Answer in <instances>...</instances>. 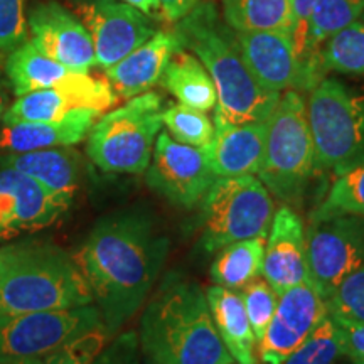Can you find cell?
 <instances>
[{
  "mask_svg": "<svg viewBox=\"0 0 364 364\" xmlns=\"http://www.w3.org/2000/svg\"><path fill=\"white\" fill-rule=\"evenodd\" d=\"M169 252V240L149 215L135 209L100 220L75 260L112 336L149 299Z\"/></svg>",
  "mask_w": 364,
  "mask_h": 364,
  "instance_id": "cell-1",
  "label": "cell"
},
{
  "mask_svg": "<svg viewBox=\"0 0 364 364\" xmlns=\"http://www.w3.org/2000/svg\"><path fill=\"white\" fill-rule=\"evenodd\" d=\"M139 343L147 364H235L213 322L206 292L174 273L145 306Z\"/></svg>",
  "mask_w": 364,
  "mask_h": 364,
  "instance_id": "cell-2",
  "label": "cell"
},
{
  "mask_svg": "<svg viewBox=\"0 0 364 364\" xmlns=\"http://www.w3.org/2000/svg\"><path fill=\"white\" fill-rule=\"evenodd\" d=\"M176 24L184 48L203 63L215 83V115L230 124L267 122L282 93L263 88L255 80L241 56L236 33L216 4L201 0Z\"/></svg>",
  "mask_w": 364,
  "mask_h": 364,
  "instance_id": "cell-3",
  "label": "cell"
},
{
  "mask_svg": "<svg viewBox=\"0 0 364 364\" xmlns=\"http://www.w3.org/2000/svg\"><path fill=\"white\" fill-rule=\"evenodd\" d=\"M93 304L75 257L38 240L0 245V314L66 311Z\"/></svg>",
  "mask_w": 364,
  "mask_h": 364,
  "instance_id": "cell-4",
  "label": "cell"
},
{
  "mask_svg": "<svg viewBox=\"0 0 364 364\" xmlns=\"http://www.w3.org/2000/svg\"><path fill=\"white\" fill-rule=\"evenodd\" d=\"M316 171L307 100L300 91H284L268 118L258 179L279 201L292 206L302 201Z\"/></svg>",
  "mask_w": 364,
  "mask_h": 364,
  "instance_id": "cell-5",
  "label": "cell"
},
{
  "mask_svg": "<svg viewBox=\"0 0 364 364\" xmlns=\"http://www.w3.org/2000/svg\"><path fill=\"white\" fill-rule=\"evenodd\" d=\"M317 171L336 177L364 164V91L322 78L307 98Z\"/></svg>",
  "mask_w": 364,
  "mask_h": 364,
  "instance_id": "cell-6",
  "label": "cell"
},
{
  "mask_svg": "<svg viewBox=\"0 0 364 364\" xmlns=\"http://www.w3.org/2000/svg\"><path fill=\"white\" fill-rule=\"evenodd\" d=\"M162 110L161 95L145 91L98 117L86 135V156L103 172L142 174L162 130Z\"/></svg>",
  "mask_w": 364,
  "mask_h": 364,
  "instance_id": "cell-7",
  "label": "cell"
},
{
  "mask_svg": "<svg viewBox=\"0 0 364 364\" xmlns=\"http://www.w3.org/2000/svg\"><path fill=\"white\" fill-rule=\"evenodd\" d=\"M199 206V243L206 252L267 236L275 215L272 194L257 176L218 177Z\"/></svg>",
  "mask_w": 364,
  "mask_h": 364,
  "instance_id": "cell-8",
  "label": "cell"
},
{
  "mask_svg": "<svg viewBox=\"0 0 364 364\" xmlns=\"http://www.w3.org/2000/svg\"><path fill=\"white\" fill-rule=\"evenodd\" d=\"M100 327H105L103 317L95 304L66 311L0 314V364L44 358Z\"/></svg>",
  "mask_w": 364,
  "mask_h": 364,
  "instance_id": "cell-9",
  "label": "cell"
},
{
  "mask_svg": "<svg viewBox=\"0 0 364 364\" xmlns=\"http://www.w3.org/2000/svg\"><path fill=\"white\" fill-rule=\"evenodd\" d=\"M306 250L309 280L327 302L341 282L364 263V218H312L306 228Z\"/></svg>",
  "mask_w": 364,
  "mask_h": 364,
  "instance_id": "cell-10",
  "label": "cell"
},
{
  "mask_svg": "<svg viewBox=\"0 0 364 364\" xmlns=\"http://www.w3.org/2000/svg\"><path fill=\"white\" fill-rule=\"evenodd\" d=\"M147 186L177 208L191 209L203 201L218 177L203 147L177 142L167 132L157 135L147 167Z\"/></svg>",
  "mask_w": 364,
  "mask_h": 364,
  "instance_id": "cell-11",
  "label": "cell"
},
{
  "mask_svg": "<svg viewBox=\"0 0 364 364\" xmlns=\"http://www.w3.org/2000/svg\"><path fill=\"white\" fill-rule=\"evenodd\" d=\"M236 41L248 70L263 88L275 93H311L321 81L300 61L295 51L292 33L248 31L236 33Z\"/></svg>",
  "mask_w": 364,
  "mask_h": 364,
  "instance_id": "cell-12",
  "label": "cell"
},
{
  "mask_svg": "<svg viewBox=\"0 0 364 364\" xmlns=\"http://www.w3.org/2000/svg\"><path fill=\"white\" fill-rule=\"evenodd\" d=\"M117 93L108 81L90 73H75L65 83L27 93L9 105L2 124L21 122H56L76 110L107 112L117 103Z\"/></svg>",
  "mask_w": 364,
  "mask_h": 364,
  "instance_id": "cell-13",
  "label": "cell"
},
{
  "mask_svg": "<svg viewBox=\"0 0 364 364\" xmlns=\"http://www.w3.org/2000/svg\"><path fill=\"white\" fill-rule=\"evenodd\" d=\"M78 17L88 29L102 70L117 65L157 33L152 17L117 0L80 4Z\"/></svg>",
  "mask_w": 364,
  "mask_h": 364,
  "instance_id": "cell-14",
  "label": "cell"
},
{
  "mask_svg": "<svg viewBox=\"0 0 364 364\" xmlns=\"http://www.w3.org/2000/svg\"><path fill=\"white\" fill-rule=\"evenodd\" d=\"M327 314V302L309 279L282 292L265 336L258 343L260 363L280 364L307 339Z\"/></svg>",
  "mask_w": 364,
  "mask_h": 364,
  "instance_id": "cell-15",
  "label": "cell"
},
{
  "mask_svg": "<svg viewBox=\"0 0 364 364\" xmlns=\"http://www.w3.org/2000/svg\"><path fill=\"white\" fill-rule=\"evenodd\" d=\"M70 206L29 176L0 167V245L54 225Z\"/></svg>",
  "mask_w": 364,
  "mask_h": 364,
  "instance_id": "cell-16",
  "label": "cell"
},
{
  "mask_svg": "<svg viewBox=\"0 0 364 364\" xmlns=\"http://www.w3.org/2000/svg\"><path fill=\"white\" fill-rule=\"evenodd\" d=\"M31 39L41 51L73 73L97 66L91 36L78 16L58 2L36 6L27 16Z\"/></svg>",
  "mask_w": 364,
  "mask_h": 364,
  "instance_id": "cell-17",
  "label": "cell"
},
{
  "mask_svg": "<svg viewBox=\"0 0 364 364\" xmlns=\"http://www.w3.org/2000/svg\"><path fill=\"white\" fill-rule=\"evenodd\" d=\"M262 277L279 295L309 279L306 225L292 206L284 204L273 215L267 235Z\"/></svg>",
  "mask_w": 364,
  "mask_h": 364,
  "instance_id": "cell-18",
  "label": "cell"
},
{
  "mask_svg": "<svg viewBox=\"0 0 364 364\" xmlns=\"http://www.w3.org/2000/svg\"><path fill=\"white\" fill-rule=\"evenodd\" d=\"M181 49L184 44L176 29L157 31L117 65L105 70L107 81L118 98L130 100L142 95L161 83L167 65Z\"/></svg>",
  "mask_w": 364,
  "mask_h": 364,
  "instance_id": "cell-19",
  "label": "cell"
},
{
  "mask_svg": "<svg viewBox=\"0 0 364 364\" xmlns=\"http://www.w3.org/2000/svg\"><path fill=\"white\" fill-rule=\"evenodd\" d=\"M215 135L204 149L216 177L257 176L267 139V122L230 124L215 115Z\"/></svg>",
  "mask_w": 364,
  "mask_h": 364,
  "instance_id": "cell-20",
  "label": "cell"
},
{
  "mask_svg": "<svg viewBox=\"0 0 364 364\" xmlns=\"http://www.w3.org/2000/svg\"><path fill=\"white\" fill-rule=\"evenodd\" d=\"M0 167H11L39 182L49 193L73 203L81 184L83 157L73 147H53L0 156Z\"/></svg>",
  "mask_w": 364,
  "mask_h": 364,
  "instance_id": "cell-21",
  "label": "cell"
},
{
  "mask_svg": "<svg viewBox=\"0 0 364 364\" xmlns=\"http://www.w3.org/2000/svg\"><path fill=\"white\" fill-rule=\"evenodd\" d=\"M95 110H76L56 122L0 125V152L22 154L53 147H73L86 139L97 118Z\"/></svg>",
  "mask_w": 364,
  "mask_h": 364,
  "instance_id": "cell-22",
  "label": "cell"
},
{
  "mask_svg": "<svg viewBox=\"0 0 364 364\" xmlns=\"http://www.w3.org/2000/svg\"><path fill=\"white\" fill-rule=\"evenodd\" d=\"M19 364H140L139 334L127 331L112 336L107 327H100L48 356Z\"/></svg>",
  "mask_w": 364,
  "mask_h": 364,
  "instance_id": "cell-23",
  "label": "cell"
},
{
  "mask_svg": "<svg viewBox=\"0 0 364 364\" xmlns=\"http://www.w3.org/2000/svg\"><path fill=\"white\" fill-rule=\"evenodd\" d=\"M206 299L218 334L233 361L236 364H260L258 341L240 294L213 285L206 290Z\"/></svg>",
  "mask_w": 364,
  "mask_h": 364,
  "instance_id": "cell-24",
  "label": "cell"
},
{
  "mask_svg": "<svg viewBox=\"0 0 364 364\" xmlns=\"http://www.w3.org/2000/svg\"><path fill=\"white\" fill-rule=\"evenodd\" d=\"M6 78L17 98L33 91L65 83L75 73L41 51L33 39H27L7 54Z\"/></svg>",
  "mask_w": 364,
  "mask_h": 364,
  "instance_id": "cell-25",
  "label": "cell"
},
{
  "mask_svg": "<svg viewBox=\"0 0 364 364\" xmlns=\"http://www.w3.org/2000/svg\"><path fill=\"white\" fill-rule=\"evenodd\" d=\"M161 83L186 107L201 112L216 107L218 95L211 76L203 63L186 48L172 56Z\"/></svg>",
  "mask_w": 364,
  "mask_h": 364,
  "instance_id": "cell-26",
  "label": "cell"
},
{
  "mask_svg": "<svg viewBox=\"0 0 364 364\" xmlns=\"http://www.w3.org/2000/svg\"><path fill=\"white\" fill-rule=\"evenodd\" d=\"M265 243L267 236H255L218 250L220 253L211 265L215 285L238 292L257 277H262Z\"/></svg>",
  "mask_w": 364,
  "mask_h": 364,
  "instance_id": "cell-27",
  "label": "cell"
},
{
  "mask_svg": "<svg viewBox=\"0 0 364 364\" xmlns=\"http://www.w3.org/2000/svg\"><path fill=\"white\" fill-rule=\"evenodd\" d=\"M221 16L236 33L294 29L292 0H221Z\"/></svg>",
  "mask_w": 364,
  "mask_h": 364,
  "instance_id": "cell-28",
  "label": "cell"
},
{
  "mask_svg": "<svg viewBox=\"0 0 364 364\" xmlns=\"http://www.w3.org/2000/svg\"><path fill=\"white\" fill-rule=\"evenodd\" d=\"M364 12V0H314L307 29V61L326 76L318 63L322 44Z\"/></svg>",
  "mask_w": 364,
  "mask_h": 364,
  "instance_id": "cell-29",
  "label": "cell"
},
{
  "mask_svg": "<svg viewBox=\"0 0 364 364\" xmlns=\"http://www.w3.org/2000/svg\"><path fill=\"white\" fill-rule=\"evenodd\" d=\"M318 63L324 73L364 76V12L322 44Z\"/></svg>",
  "mask_w": 364,
  "mask_h": 364,
  "instance_id": "cell-30",
  "label": "cell"
},
{
  "mask_svg": "<svg viewBox=\"0 0 364 364\" xmlns=\"http://www.w3.org/2000/svg\"><path fill=\"white\" fill-rule=\"evenodd\" d=\"M341 356H344L343 332L336 318L327 314L307 339L280 364H336Z\"/></svg>",
  "mask_w": 364,
  "mask_h": 364,
  "instance_id": "cell-31",
  "label": "cell"
},
{
  "mask_svg": "<svg viewBox=\"0 0 364 364\" xmlns=\"http://www.w3.org/2000/svg\"><path fill=\"white\" fill-rule=\"evenodd\" d=\"M332 215H356L364 218V164L336 177L324 201L318 204L312 218Z\"/></svg>",
  "mask_w": 364,
  "mask_h": 364,
  "instance_id": "cell-32",
  "label": "cell"
},
{
  "mask_svg": "<svg viewBox=\"0 0 364 364\" xmlns=\"http://www.w3.org/2000/svg\"><path fill=\"white\" fill-rule=\"evenodd\" d=\"M162 124L166 125L167 134L172 139L193 147H206L215 135V124L206 112L196 110L182 103H172L164 108Z\"/></svg>",
  "mask_w": 364,
  "mask_h": 364,
  "instance_id": "cell-33",
  "label": "cell"
},
{
  "mask_svg": "<svg viewBox=\"0 0 364 364\" xmlns=\"http://www.w3.org/2000/svg\"><path fill=\"white\" fill-rule=\"evenodd\" d=\"M238 294L245 311H247L255 338L260 343L263 336H265L273 314H275L277 304H279V294L273 290V287L263 277H257V279L245 285L243 289H240Z\"/></svg>",
  "mask_w": 364,
  "mask_h": 364,
  "instance_id": "cell-34",
  "label": "cell"
},
{
  "mask_svg": "<svg viewBox=\"0 0 364 364\" xmlns=\"http://www.w3.org/2000/svg\"><path fill=\"white\" fill-rule=\"evenodd\" d=\"M327 312L334 317L364 322V263L341 282L327 300Z\"/></svg>",
  "mask_w": 364,
  "mask_h": 364,
  "instance_id": "cell-35",
  "label": "cell"
},
{
  "mask_svg": "<svg viewBox=\"0 0 364 364\" xmlns=\"http://www.w3.org/2000/svg\"><path fill=\"white\" fill-rule=\"evenodd\" d=\"M27 39L26 0H0V54H9Z\"/></svg>",
  "mask_w": 364,
  "mask_h": 364,
  "instance_id": "cell-36",
  "label": "cell"
},
{
  "mask_svg": "<svg viewBox=\"0 0 364 364\" xmlns=\"http://www.w3.org/2000/svg\"><path fill=\"white\" fill-rule=\"evenodd\" d=\"M312 6H314V0H292V11H294L292 38L295 44V51H297L300 61L306 65L307 70L311 71L314 76H317L318 80H322L326 78V76L307 61V29H309V19H311Z\"/></svg>",
  "mask_w": 364,
  "mask_h": 364,
  "instance_id": "cell-37",
  "label": "cell"
},
{
  "mask_svg": "<svg viewBox=\"0 0 364 364\" xmlns=\"http://www.w3.org/2000/svg\"><path fill=\"white\" fill-rule=\"evenodd\" d=\"M334 318L341 327V332H343L344 356L349 359L364 358V322L348 321V318L341 317Z\"/></svg>",
  "mask_w": 364,
  "mask_h": 364,
  "instance_id": "cell-38",
  "label": "cell"
},
{
  "mask_svg": "<svg viewBox=\"0 0 364 364\" xmlns=\"http://www.w3.org/2000/svg\"><path fill=\"white\" fill-rule=\"evenodd\" d=\"M157 2L161 6L164 19L167 22H179L201 0H157Z\"/></svg>",
  "mask_w": 364,
  "mask_h": 364,
  "instance_id": "cell-39",
  "label": "cell"
},
{
  "mask_svg": "<svg viewBox=\"0 0 364 364\" xmlns=\"http://www.w3.org/2000/svg\"><path fill=\"white\" fill-rule=\"evenodd\" d=\"M117 2L127 4V6L135 7L136 11L144 12L149 17H159L162 16L161 6H159L157 0H117Z\"/></svg>",
  "mask_w": 364,
  "mask_h": 364,
  "instance_id": "cell-40",
  "label": "cell"
},
{
  "mask_svg": "<svg viewBox=\"0 0 364 364\" xmlns=\"http://www.w3.org/2000/svg\"><path fill=\"white\" fill-rule=\"evenodd\" d=\"M9 91L11 90V85H9L7 78H4L2 75H0V125H2V118H4V113H6V110L9 108Z\"/></svg>",
  "mask_w": 364,
  "mask_h": 364,
  "instance_id": "cell-41",
  "label": "cell"
},
{
  "mask_svg": "<svg viewBox=\"0 0 364 364\" xmlns=\"http://www.w3.org/2000/svg\"><path fill=\"white\" fill-rule=\"evenodd\" d=\"M349 364H364V358H353V359H349Z\"/></svg>",
  "mask_w": 364,
  "mask_h": 364,
  "instance_id": "cell-42",
  "label": "cell"
}]
</instances>
